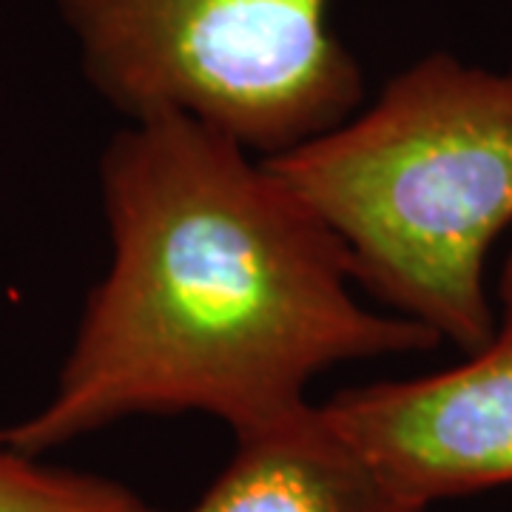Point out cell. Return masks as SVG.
<instances>
[{
	"instance_id": "3",
	"label": "cell",
	"mask_w": 512,
	"mask_h": 512,
	"mask_svg": "<svg viewBox=\"0 0 512 512\" xmlns=\"http://www.w3.org/2000/svg\"><path fill=\"white\" fill-rule=\"evenodd\" d=\"M86 80L128 120L185 114L262 160L356 114L330 0H57Z\"/></svg>"
},
{
	"instance_id": "1",
	"label": "cell",
	"mask_w": 512,
	"mask_h": 512,
	"mask_svg": "<svg viewBox=\"0 0 512 512\" xmlns=\"http://www.w3.org/2000/svg\"><path fill=\"white\" fill-rule=\"evenodd\" d=\"M111 256L52 396L6 430L40 456L131 416L208 413L251 436L305 413L330 367L439 339L367 311L339 239L265 160L185 114L100 157Z\"/></svg>"
},
{
	"instance_id": "5",
	"label": "cell",
	"mask_w": 512,
	"mask_h": 512,
	"mask_svg": "<svg viewBox=\"0 0 512 512\" xmlns=\"http://www.w3.org/2000/svg\"><path fill=\"white\" fill-rule=\"evenodd\" d=\"M188 512H416L342 439L322 407L237 439V453Z\"/></svg>"
},
{
	"instance_id": "6",
	"label": "cell",
	"mask_w": 512,
	"mask_h": 512,
	"mask_svg": "<svg viewBox=\"0 0 512 512\" xmlns=\"http://www.w3.org/2000/svg\"><path fill=\"white\" fill-rule=\"evenodd\" d=\"M0 512H160L126 484L46 464L0 430Z\"/></svg>"
},
{
	"instance_id": "2",
	"label": "cell",
	"mask_w": 512,
	"mask_h": 512,
	"mask_svg": "<svg viewBox=\"0 0 512 512\" xmlns=\"http://www.w3.org/2000/svg\"><path fill=\"white\" fill-rule=\"evenodd\" d=\"M265 165L390 313L467 356L493 339L484 268L512 225V69L424 57L365 111Z\"/></svg>"
},
{
	"instance_id": "4",
	"label": "cell",
	"mask_w": 512,
	"mask_h": 512,
	"mask_svg": "<svg viewBox=\"0 0 512 512\" xmlns=\"http://www.w3.org/2000/svg\"><path fill=\"white\" fill-rule=\"evenodd\" d=\"M493 339L467 362L319 404L330 427L410 510L512 484V254Z\"/></svg>"
}]
</instances>
